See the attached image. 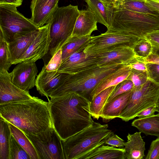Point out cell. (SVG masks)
<instances>
[{
	"label": "cell",
	"instance_id": "cell-40",
	"mask_svg": "<svg viewBox=\"0 0 159 159\" xmlns=\"http://www.w3.org/2000/svg\"><path fill=\"white\" fill-rule=\"evenodd\" d=\"M129 65L132 68L138 70H147L146 62L144 58L136 56Z\"/></svg>",
	"mask_w": 159,
	"mask_h": 159
},
{
	"label": "cell",
	"instance_id": "cell-18",
	"mask_svg": "<svg viewBox=\"0 0 159 159\" xmlns=\"http://www.w3.org/2000/svg\"><path fill=\"white\" fill-rule=\"evenodd\" d=\"M132 68L129 64L122 65L102 78L90 94L92 99L102 91L109 87L116 86L126 79Z\"/></svg>",
	"mask_w": 159,
	"mask_h": 159
},
{
	"label": "cell",
	"instance_id": "cell-45",
	"mask_svg": "<svg viewBox=\"0 0 159 159\" xmlns=\"http://www.w3.org/2000/svg\"><path fill=\"white\" fill-rule=\"evenodd\" d=\"M146 62L154 63L159 64V56L151 53L148 57L144 58Z\"/></svg>",
	"mask_w": 159,
	"mask_h": 159
},
{
	"label": "cell",
	"instance_id": "cell-39",
	"mask_svg": "<svg viewBox=\"0 0 159 159\" xmlns=\"http://www.w3.org/2000/svg\"><path fill=\"white\" fill-rule=\"evenodd\" d=\"M125 142L116 134H113L106 141L105 144L119 148H124Z\"/></svg>",
	"mask_w": 159,
	"mask_h": 159
},
{
	"label": "cell",
	"instance_id": "cell-13",
	"mask_svg": "<svg viewBox=\"0 0 159 159\" xmlns=\"http://www.w3.org/2000/svg\"><path fill=\"white\" fill-rule=\"evenodd\" d=\"M38 72L35 62L26 61L18 63L9 74L11 81L14 85L29 91L35 86Z\"/></svg>",
	"mask_w": 159,
	"mask_h": 159
},
{
	"label": "cell",
	"instance_id": "cell-48",
	"mask_svg": "<svg viewBox=\"0 0 159 159\" xmlns=\"http://www.w3.org/2000/svg\"><path fill=\"white\" fill-rule=\"evenodd\" d=\"M156 107L157 108V112H158L159 114V95L157 102Z\"/></svg>",
	"mask_w": 159,
	"mask_h": 159
},
{
	"label": "cell",
	"instance_id": "cell-17",
	"mask_svg": "<svg viewBox=\"0 0 159 159\" xmlns=\"http://www.w3.org/2000/svg\"><path fill=\"white\" fill-rule=\"evenodd\" d=\"M39 30L17 35L8 43L9 57L12 65L16 64L17 60L25 53L37 36Z\"/></svg>",
	"mask_w": 159,
	"mask_h": 159
},
{
	"label": "cell",
	"instance_id": "cell-21",
	"mask_svg": "<svg viewBox=\"0 0 159 159\" xmlns=\"http://www.w3.org/2000/svg\"><path fill=\"white\" fill-rule=\"evenodd\" d=\"M88 9L93 13L98 22L108 29L111 25L114 4L102 0H88Z\"/></svg>",
	"mask_w": 159,
	"mask_h": 159
},
{
	"label": "cell",
	"instance_id": "cell-28",
	"mask_svg": "<svg viewBox=\"0 0 159 159\" xmlns=\"http://www.w3.org/2000/svg\"><path fill=\"white\" fill-rule=\"evenodd\" d=\"M114 8L124 9L139 13L159 15L146 4L144 0H121L114 4Z\"/></svg>",
	"mask_w": 159,
	"mask_h": 159
},
{
	"label": "cell",
	"instance_id": "cell-43",
	"mask_svg": "<svg viewBox=\"0 0 159 159\" xmlns=\"http://www.w3.org/2000/svg\"><path fill=\"white\" fill-rule=\"evenodd\" d=\"M146 4L159 15V0H144Z\"/></svg>",
	"mask_w": 159,
	"mask_h": 159
},
{
	"label": "cell",
	"instance_id": "cell-32",
	"mask_svg": "<svg viewBox=\"0 0 159 159\" xmlns=\"http://www.w3.org/2000/svg\"><path fill=\"white\" fill-rule=\"evenodd\" d=\"M86 55L83 51H77L63 60L57 71L63 73L66 70L83 60Z\"/></svg>",
	"mask_w": 159,
	"mask_h": 159
},
{
	"label": "cell",
	"instance_id": "cell-49",
	"mask_svg": "<svg viewBox=\"0 0 159 159\" xmlns=\"http://www.w3.org/2000/svg\"><path fill=\"white\" fill-rule=\"evenodd\" d=\"M84 1L86 2H87V1H88V0H84Z\"/></svg>",
	"mask_w": 159,
	"mask_h": 159
},
{
	"label": "cell",
	"instance_id": "cell-42",
	"mask_svg": "<svg viewBox=\"0 0 159 159\" xmlns=\"http://www.w3.org/2000/svg\"><path fill=\"white\" fill-rule=\"evenodd\" d=\"M156 111H157L156 106H152L148 107L139 113L136 117L139 118L148 117L155 115Z\"/></svg>",
	"mask_w": 159,
	"mask_h": 159
},
{
	"label": "cell",
	"instance_id": "cell-4",
	"mask_svg": "<svg viewBox=\"0 0 159 159\" xmlns=\"http://www.w3.org/2000/svg\"><path fill=\"white\" fill-rule=\"evenodd\" d=\"M79 11L78 6L70 4L59 7L54 13L49 22L51 41L49 50L42 58L44 65L71 38Z\"/></svg>",
	"mask_w": 159,
	"mask_h": 159
},
{
	"label": "cell",
	"instance_id": "cell-34",
	"mask_svg": "<svg viewBox=\"0 0 159 159\" xmlns=\"http://www.w3.org/2000/svg\"><path fill=\"white\" fill-rule=\"evenodd\" d=\"M126 79L131 81L133 83L134 87H137L144 84L148 78L147 71L138 70L132 68Z\"/></svg>",
	"mask_w": 159,
	"mask_h": 159
},
{
	"label": "cell",
	"instance_id": "cell-15",
	"mask_svg": "<svg viewBox=\"0 0 159 159\" xmlns=\"http://www.w3.org/2000/svg\"><path fill=\"white\" fill-rule=\"evenodd\" d=\"M33 97L29 91L20 89L11 82L7 71H0V105L28 100Z\"/></svg>",
	"mask_w": 159,
	"mask_h": 159
},
{
	"label": "cell",
	"instance_id": "cell-9",
	"mask_svg": "<svg viewBox=\"0 0 159 159\" xmlns=\"http://www.w3.org/2000/svg\"><path fill=\"white\" fill-rule=\"evenodd\" d=\"M30 20L19 12L16 7L0 4V34L9 42L17 35L39 29Z\"/></svg>",
	"mask_w": 159,
	"mask_h": 159
},
{
	"label": "cell",
	"instance_id": "cell-19",
	"mask_svg": "<svg viewBox=\"0 0 159 159\" xmlns=\"http://www.w3.org/2000/svg\"><path fill=\"white\" fill-rule=\"evenodd\" d=\"M132 91L120 94L106 103L100 116L103 121L108 122L119 117L128 103Z\"/></svg>",
	"mask_w": 159,
	"mask_h": 159
},
{
	"label": "cell",
	"instance_id": "cell-6",
	"mask_svg": "<svg viewBox=\"0 0 159 159\" xmlns=\"http://www.w3.org/2000/svg\"><path fill=\"white\" fill-rule=\"evenodd\" d=\"M124 65L115 64L87 70L73 74H68L62 85L50 97H58L69 92H75L90 101V94L99 81L105 76Z\"/></svg>",
	"mask_w": 159,
	"mask_h": 159
},
{
	"label": "cell",
	"instance_id": "cell-25",
	"mask_svg": "<svg viewBox=\"0 0 159 159\" xmlns=\"http://www.w3.org/2000/svg\"><path fill=\"white\" fill-rule=\"evenodd\" d=\"M116 86L107 88L93 97L90 101L89 112L94 119L100 117L103 109Z\"/></svg>",
	"mask_w": 159,
	"mask_h": 159
},
{
	"label": "cell",
	"instance_id": "cell-5",
	"mask_svg": "<svg viewBox=\"0 0 159 159\" xmlns=\"http://www.w3.org/2000/svg\"><path fill=\"white\" fill-rule=\"evenodd\" d=\"M158 29L159 15L114 8L111 26L107 30L128 33L143 39Z\"/></svg>",
	"mask_w": 159,
	"mask_h": 159
},
{
	"label": "cell",
	"instance_id": "cell-27",
	"mask_svg": "<svg viewBox=\"0 0 159 159\" xmlns=\"http://www.w3.org/2000/svg\"><path fill=\"white\" fill-rule=\"evenodd\" d=\"M11 134L8 123L0 117V159H9V145Z\"/></svg>",
	"mask_w": 159,
	"mask_h": 159
},
{
	"label": "cell",
	"instance_id": "cell-11",
	"mask_svg": "<svg viewBox=\"0 0 159 159\" xmlns=\"http://www.w3.org/2000/svg\"><path fill=\"white\" fill-rule=\"evenodd\" d=\"M25 134L35 148L39 159H65L62 140L53 127L36 135Z\"/></svg>",
	"mask_w": 159,
	"mask_h": 159
},
{
	"label": "cell",
	"instance_id": "cell-20",
	"mask_svg": "<svg viewBox=\"0 0 159 159\" xmlns=\"http://www.w3.org/2000/svg\"><path fill=\"white\" fill-rule=\"evenodd\" d=\"M79 11L71 37L91 35L98 30V22L93 12L88 9Z\"/></svg>",
	"mask_w": 159,
	"mask_h": 159
},
{
	"label": "cell",
	"instance_id": "cell-36",
	"mask_svg": "<svg viewBox=\"0 0 159 159\" xmlns=\"http://www.w3.org/2000/svg\"><path fill=\"white\" fill-rule=\"evenodd\" d=\"M146 66L148 79L159 85V64L146 62Z\"/></svg>",
	"mask_w": 159,
	"mask_h": 159
},
{
	"label": "cell",
	"instance_id": "cell-35",
	"mask_svg": "<svg viewBox=\"0 0 159 159\" xmlns=\"http://www.w3.org/2000/svg\"><path fill=\"white\" fill-rule=\"evenodd\" d=\"M134 86L133 83L130 80L127 79L124 80L116 85L107 102L120 94L132 90Z\"/></svg>",
	"mask_w": 159,
	"mask_h": 159
},
{
	"label": "cell",
	"instance_id": "cell-3",
	"mask_svg": "<svg viewBox=\"0 0 159 159\" xmlns=\"http://www.w3.org/2000/svg\"><path fill=\"white\" fill-rule=\"evenodd\" d=\"M107 124L94 121L92 125L62 140L65 159H83L86 155L105 144L114 133Z\"/></svg>",
	"mask_w": 159,
	"mask_h": 159
},
{
	"label": "cell",
	"instance_id": "cell-30",
	"mask_svg": "<svg viewBox=\"0 0 159 159\" xmlns=\"http://www.w3.org/2000/svg\"><path fill=\"white\" fill-rule=\"evenodd\" d=\"M9 159H31L28 154L12 134L10 142Z\"/></svg>",
	"mask_w": 159,
	"mask_h": 159
},
{
	"label": "cell",
	"instance_id": "cell-33",
	"mask_svg": "<svg viewBox=\"0 0 159 159\" xmlns=\"http://www.w3.org/2000/svg\"><path fill=\"white\" fill-rule=\"evenodd\" d=\"M133 48L137 56L145 58L152 53V46L149 41L143 38L136 43Z\"/></svg>",
	"mask_w": 159,
	"mask_h": 159
},
{
	"label": "cell",
	"instance_id": "cell-29",
	"mask_svg": "<svg viewBox=\"0 0 159 159\" xmlns=\"http://www.w3.org/2000/svg\"><path fill=\"white\" fill-rule=\"evenodd\" d=\"M91 36V35H87L71 37L61 48L62 61L76 52L81 46L89 39Z\"/></svg>",
	"mask_w": 159,
	"mask_h": 159
},
{
	"label": "cell",
	"instance_id": "cell-37",
	"mask_svg": "<svg viewBox=\"0 0 159 159\" xmlns=\"http://www.w3.org/2000/svg\"><path fill=\"white\" fill-rule=\"evenodd\" d=\"M61 49H59L53 55L48 64L44 65L48 71H57L62 62Z\"/></svg>",
	"mask_w": 159,
	"mask_h": 159
},
{
	"label": "cell",
	"instance_id": "cell-26",
	"mask_svg": "<svg viewBox=\"0 0 159 159\" xmlns=\"http://www.w3.org/2000/svg\"><path fill=\"white\" fill-rule=\"evenodd\" d=\"M7 123L10 129L11 134L28 154L31 159H39L35 148L25 134L14 125L8 122Z\"/></svg>",
	"mask_w": 159,
	"mask_h": 159
},
{
	"label": "cell",
	"instance_id": "cell-44",
	"mask_svg": "<svg viewBox=\"0 0 159 159\" xmlns=\"http://www.w3.org/2000/svg\"><path fill=\"white\" fill-rule=\"evenodd\" d=\"M22 0H0V4H8L16 7L21 5Z\"/></svg>",
	"mask_w": 159,
	"mask_h": 159
},
{
	"label": "cell",
	"instance_id": "cell-8",
	"mask_svg": "<svg viewBox=\"0 0 159 159\" xmlns=\"http://www.w3.org/2000/svg\"><path fill=\"white\" fill-rule=\"evenodd\" d=\"M141 38L128 33L107 30L95 36H91L77 51H83L86 56L123 47L133 48Z\"/></svg>",
	"mask_w": 159,
	"mask_h": 159
},
{
	"label": "cell",
	"instance_id": "cell-41",
	"mask_svg": "<svg viewBox=\"0 0 159 159\" xmlns=\"http://www.w3.org/2000/svg\"><path fill=\"white\" fill-rule=\"evenodd\" d=\"M144 38L149 41L152 45L159 47V29L146 34Z\"/></svg>",
	"mask_w": 159,
	"mask_h": 159
},
{
	"label": "cell",
	"instance_id": "cell-24",
	"mask_svg": "<svg viewBox=\"0 0 159 159\" xmlns=\"http://www.w3.org/2000/svg\"><path fill=\"white\" fill-rule=\"evenodd\" d=\"M124 148L104 145L85 156L83 159H125Z\"/></svg>",
	"mask_w": 159,
	"mask_h": 159
},
{
	"label": "cell",
	"instance_id": "cell-7",
	"mask_svg": "<svg viewBox=\"0 0 159 159\" xmlns=\"http://www.w3.org/2000/svg\"><path fill=\"white\" fill-rule=\"evenodd\" d=\"M136 56L133 48L123 47L86 55L80 62L69 69L71 74L115 64H129Z\"/></svg>",
	"mask_w": 159,
	"mask_h": 159
},
{
	"label": "cell",
	"instance_id": "cell-47",
	"mask_svg": "<svg viewBox=\"0 0 159 159\" xmlns=\"http://www.w3.org/2000/svg\"><path fill=\"white\" fill-rule=\"evenodd\" d=\"M105 2H107L111 3H113L114 4H115L117 2H118L121 0H102Z\"/></svg>",
	"mask_w": 159,
	"mask_h": 159
},
{
	"label": "cell",
	"instance_id": "cell-12",
	"mask_svg": "<svg viewBox=\"0 0 159 159\" xmlns=\"http://www.w3.org/2000/svg\"><path fill=\"white\" fill-rule=\"evenodd\" d=\"M50 26L49 23L39 28L37 36L26 52L17 60L16 64L26 61L35 62L42 59L47 54L51 41Z\"/></svg>",
	"mask_w": 159,
	"mask_h": 159
},
{
	"label": "cell",
	"instance_id": "cell-31",
	"mask_svg": "<svg viewBox=\"0 0 159 159\" xmlns=\"http://www.w3.org/2000/svg\"><path fill=\"white\" fill-rule=\"evenodd\" d=\"M12 65L9 57L8 43L0 34V71H8Z\"/></svg>",
	"mask_w": 159,
	"mask_h": 159
},
{
	"label": "cell",
	"instance_id": "cell-2",
	"mask_svg": "<svg viewBox=\"0 0 159 159\" xmlns=\"http://www.w3.org/2000/svg\"><path fill=\"white\" fill-rule=\"evenodd\" d=\"M0 117L25 134L36 135L53 127L48 102L37 97L0 105Z\"/></svg>",
	"mask_w": 159,
	"mask_h": 159
},
{
	"label": "cell",
	"instance_id": "cell-10",
	"mask_svg": "<svg viewBox=\"0 0 159 159\" xmlns=\"http://www.w3.org/2000/svg\"><path fill=\"white\" fill-rule=\"evenodd\" d=\"M159 95V85L148 79L142 85L134 87L127 106L119 117L127 122L136 117L146 108L156 106Z\"/></svg>",
	"mask_w": 159,
	"mask_h": 159
},
{
	"label": "cell",
	"instance_id": "cell-23",
	"mask_svg": "<svg viewBox=\"0 0 159 159\" xmlns=\"http://www.w3.org/2000/svg\"><path fill=\"white\" fill-rule=\"evenodd\" d=\"M131 125L146 135H154L159 138V113L148 117L135 119Z\"/></svg>",
	"mask_w": 159,
	"mask_h": 159
},
{
	"label": "cell",
	"instance_id": "cell-22",
	"mask_svg": "<svg viewBox=\"0 0 159 159\" xmlns=\"http://www.w3.org/2000/svg\"><path fill=\"white\" fill-rule=\"evenodd\" d=\"M141 133L139 131L133 134H128L124 148L125 159H142L144 157L145 143L142 138Z\"/></svg>",
	"mask_w": 159,
	"mask_h": 159
},
{
	"label": "cell",
	"instance_id": "cell-14",
	"mask_svg": "<svg viewBox=\"0 0 159 159\" xmlns=\"http://www.w3.org/2000/svg\"><path fill=\"white\" fill-rule=\"evenodd\" d=\"M68 74L57 71H48L45 66L37 76L35 86L41 96L48 97L63 83Z\"/></svg>",
	"mask_w": 159,
	"mask_h": 159
},
{
	"label": "cell",
	"instance_id": "cell-1",
	"mask_svg": "<svg viewBox=\"0 0 159 159\" xmlns=\"http://www.w3.org/2000/svg\"><path fill=\"white\" fill-rule=\"evenodd\" d=\"M90 103L89 99L75 92L48 99L52 126L62 140L93 124Z\"/></svg>",
	"mask_w": 159,
	"mask_h": 159
},
{
	"label": "cell",
	"instance_id": "cell-38",
	"mask_svg": "<svg viewBox=\"0 0 159 159\" xmlns=\"http://www.w3.org/2000/svg\"><path fill=\"white\" fill-rule=\"evenodd\" d=\"M145 158L159 159V138L152 142Z\"/></svg>",
	"mask_w": 159,
	"mask_h": 159
},
{
	"label": "cell",
	"instance_id": "cell-16",
	"mask_svg": "<svg viewBox=\"0 0 159 159\" xmlns=\"http://www.w3.org/2000/svg\"><path fill=\"white\" fill-rule=\"evenodd\" d=\"M59 0H32L30 8L32 21L38 28L48 24L59 7Z\"/></svg>",
	"mask_w": 159,
	"mask_h": 159
},
{
	"label": "cell",
	"instance_id": "cell-46",
	"mask_svg": "<svg viewBox=\"0 0 159 159\" xmlns=\"http://www.w3.org/2000/svg\"><path fill=\"white\" fill-rule=\"evenodd\" d=\"M152 53L159 56V47L152 45Z\"/></svg>",
	"mask_w": 159,
	"mask_h": 159
}]
</instances>
